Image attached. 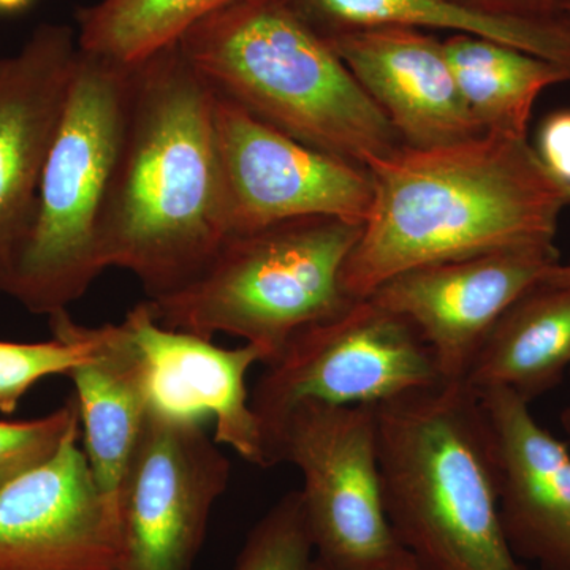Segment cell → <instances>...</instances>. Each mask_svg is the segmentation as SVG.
I'll return each instance as SVG.
<instances>
[{"label": "cell", "mask_w": 570, "mask_h": 570, "mask_svg": "<svg viewBox=\"0 0 570 570\" xmlns=\"http://www.w3.org/2000/svg\"><path fill=\"white\" fill-rule=\"evenodd\" d=\"M245 0H99L78 10V47L124 67L178 43L214 11Z\"/></svg>", "instance_id": "cell-21"}, {"label": "cell", "mask_w": 570, "mask_h": 570, "mask_svg": "<svg viewBox=\"0 0 570 570\" xmlns=\"http://www.w3.org/2000/svg\"><path fill=\"white\" fill-rule=\"evenodd\" d=\"M130 85L132 67L78 51L31 223L3 288L37 316L69 309L104 273L100 224L126 132Z\"/></svg>", "instance_id": "cell-5"}, {"label": "cell", "mask_w": 570, "mask_h": 570, "mask_svg": "<svg viewBox=\"0 0 570 570\" xmlns=\"http://www.w3.org/2000/svg\"><path fill=\"white\" fill-rule=\"evenodd\" d=\"M214 129L227 236L299 217L366 224L374 202L366 167L311 148L216 92Z\"/></svg>", "instance_id": "cell-10"}, {"label": "cell", "mask_w": 570, "mask_h": 570, "mask_svg": "<svg viewBox=\"0 0 570 570\" xmlns=\"http://www.w3.org/2000/svg\"><path fill=\"white\" fill-rule=\"evenodd\" d=\"M225 238L214 92L174 43L132 66L100 264L132 273L148 299L163 298L200 275Z\"/></svg>", "instance_id": "cell-2"}, {"label": "cell", "mask_w": 570, "mask_h": 570, "mask_svg": "<svg viewBox=\"0 0 570 570\" xmlns=\"http://www.w3.org/2000/svg\"><path fill=\"white\" fill-rule=\"evenodd\" d=\"M557 264L554 245L494 250L407 269L370 298L419 330L444 381H464L499 317Z\"/></svg>", "instance_id": "cell-12"}, {"label": "cell", "mask_w": 570, "mask_h": 570, "mask_svg": "<svg viewBox=\"0 0 570 570\" xmlns=\"http://www.w3.org/2000/svg\"><path fill=\"white\" fill-rule=\"evenodd\" d=\"M51 340L40 343L0 341V412L14 414L29 390L43 379L69 376L91 358L92 341L86 325L69 311L50 317Z\"/></svg>", "instance_id": "cell-22"}, {"label": "cell", "mask_w": 570, "mask_h": 570, "mask_svg": "<svg viewBox=\"0 0 570 570\" xmlns=\"http://www.w3.org/2000/svg\"><path fill=\"white\" fill-rule=\"evenodd\" d=\"M450 69L483 132L527 137L532 108L550 86L570 82V71L531 52L453 33L444 40Z\"/></svg>", "instance_id": "cell-20"}, {"label": "cell", "mask_w": 570, "mask_h": 570, "mask_svg": "<svg viewBox=\"0 0 570 570\" xmlns=\"http://www.w3.org/2000/svg\"><path fill=\"white\" fill-rule=\"evenodd\" d=\"M561 20L570 22V0H564L560 13Z\"/></svg>", "instance_id": "cell-31"}, {"label": "cell", "mask_w": 570, "mask_h": 570, "mask_svg": "<svg viewBox=\"0 0 570 570\" xmlns=\"http://www.w3.org/2000/svg\"><path fill=\"white\" fill-rule=\"evenodd\" d=\"M31 0H0V10L17 11L24 9Z\"/></svg>", "instance_id": "cell-29"}, {"label": "cell", "mask_w": 570, "mask_h": 570, "mask_svg": "<svg viewBox=\"0 0 570 570\" xmlns=\"http://www.w3.org/2000/svg\"><path fill=\"white\" fill-rule=\"evenodd\" d=\"M469 10L512 20H561L564 0H452Z\"/></svg>", "instance_id": "cell-26"}, {"label": "cell", "mask_w": 570, "mask_h": 570, "mask_svg": "<svg viewBox=\"0 0 570 570\" xmlns=\"http://www.w3.org/2000/svg\"><path fill=\"white\" fill-rule=\"evenodd\" d=\"M365 167L373 208L341 276L354 299L419 266L554 245L570 206V189L517 135L485 132L425 149L404 145Z\"/></svg>", "instance_id": "cell-1"}, {"label": "cell", "mask_w": 570, "mask_h": 570, "mask_svg": "<svg viewBox=\"0 0 570 570\" xmlns=\"http://www.w3.org/2000/svg\"><path fill=\"white\" fill-rule=\"evenodd\" d=\"M493 439L499 509L513 553L539 570H570V448L509 389L480 390Z\"/></svg>", "instance_id": "cell-16"}, {"label": "cell", "mask_w": 570, "mask_h": 570, "mask_svg": "<svg viewBox=\"0 0 570 570\" xmlns=\"http://www.w3.org/2000/svg\"><path fill=\"white\" fill-rule=\"evenodd\" d=\"M80 436L0 491V570H121L118 502L97 485Z\"/></svg>", "instance_id": "cell-11"}, {"label": "cell", "mask_w": 570, "mask_h": 570, "mask_svg": "<svg viewBox=\"0 0 570 570\" xmlns=\"http://www.w3.org/2000/svg\"><path fill=\"white\" fill-rule=\"evenodd\" d=\"M322 564V562H321ZM321 570H328L322 566ZM347 570H422L417 562L412 560L411 557L401 549L393 553L392 557L385 560L373 562V564L362 566V568L347 569Z\"/></svg>", "instance_id": "cell-27"}, {"label": "cell", "mask_w": 570, "mask_h": 570, "mask_svg": "<svg viewBox=\"0 0 570 570\" xmlns=\"http://www.w3.org/2000/svg\"><path fill=\"white\" fill-rule=\"evenodd\" d=\"M78 51L77 31L45 22L0 58V294L31 223Z\"/></svg>", "instance_id": "cell-14"}, {"label": "cell", "mask_w": 570, "mask_h": 570, "mask_svg": "<svg viewBox=\"0 0 570 570\" xmlns=\"http://www.w3.org/2000/svg\"><path fill=\"white\" fill-rule=\"evenodd\" d=\"M532 148L543 168L570 189V108L550 112L542 119Z\"/></svg>", "instance_id": "cell-25"}, {"label": "cell", "mask_w": 570, "mask_h": 570, "mask_svg": "<svg viewBox=\"0 0 570 570\" xmlns=\"http://www.w3.org/2000/svg\"><path fill=\"white\" fill-rule=\"evenodd\" d=\"M86 330L92 341L91 358L67 377L73 382L86 460L100 490L118 502L149 403L118 324Z\"/></svg>", "instance_id": "cell-17"}, {"label": "cell", "mask_w": 570, "mask_h": 570, "mask_svg": "<svg viewBox=\"0 0 570 570\" xmlns=\"http://www.w3.org/2000/svg\"><path fill=\"white\" fill-rule=\"evenodd\" d=\"M178 45L217 96L311 148L365 167L404 146L328 41L284 0L214 11Z\"/></svg>", "instance_id": "cell-4"}, {"label": "cell", "mask_w": 570, "mask_h": 570, "mask_svg": "<svg viewBox=\"0 0 570 570\" xmlns=\"http://www.w3.org/2000/svg\"><path fill=\"white\" fill-rule=\"evenodd\" d=\"M560 420L562 430H564L566 436H568L570 441V407L561 412Z\"/></svg>", "instance_id": "cell-30"}, {"label": "cell", "mask_w": 570, "mask_h": 570, "mask_svg": "<svg viewBox=\"0 0 570 570\" xmlns=\"http://www.w3.org/2000/svg\"><path fill=\"white\" fill-rule=\"evenodd\" d=\"M570 371V287L539 283L499 317L469 366L474 390L509 389L531 403Z\"/></svg>", "instance_id": "cell-18"}, {"label": "cell", "mask_w": 570, "mask_h": 570, "mask_svg": "<svg viewBox=\"0 0 570 570\" xmlns=\"http://www.w3.org/2000/svg\"><path fill=\"white\" fill-rule=\"evenodd\" d=\"M318 36L367 28L441 29L485 37L570 71V22L490 17L452 0H284Z\"/></svg>", "instance_id": "cell-19"}, {"label": "cell", "mask_w": 570, "mask_h": 570, "mask_svg": "<svg viewBox=\"0 0 570 570\" xmlns=\"http://www.w3.org/2000/svg\"><path fill=\"white\" fill-rule=\"evenodd\" d=\"M325 40L409 148H436L485 134L461 96L444 41L395 26Z\"/></svg>", "instance_id": "cell-15"}, {"label": "cell", "mask_w": 570, "mask_h": 570, "mask_svg": "<svg viewBox=\"0 0 570 570\" xmlns=\"http://www.w3.org/2000/svg\"><path fill=\"white\" fill-rule=\"evenodd\" d=\"M230 475L204 422L149 409L118 490L121 570H193Z\"/></svg>", "instance_id": "cell-9"}, {"label": "cell", "mask_w": 570, "mask_h": 570, "mask_svg": "<svg viewBox=\"0 0 570 570\" xmlns=\"http://www.w3.org/2000/svg\"><path fill=\"white\" fill-rule=\"evenodd\" d=\"M269 468L302 474L303 508L318 561L347 570L401 550L382 493L376 406L302 403L264 434Z\"/></svg>", "instance_id": "cell-7"}, {"label": "cell", "mask_w": 570, "mask_h": 570, "mask_svg": "<svg viewBox=\"0 0 570 570\" xmlns=\"http://www.w3.org/2000/svg\"><path fill=\"white\" fill-rule=\"evenodd\" d=\"M379 468L396 542L422 570H531L510 547L478 390L442 381L376 404Z\"/></svg>", "instance_id": "cell-3"}, {"label": "cell", "mask_w": 570, "mask_h": 570, "mask_svg": "<svg viewBox=\"0 0 570 570\" xmlns=\"http://www.w3.org/2000/svg\"><path fill=\"white\" fill-rule=\"evenodd\" d=\"M362 232L363 225L313 216L230 235L189 284L146 302L164 326L239 337L268 366L296 332L354 299L341 276Z\"/></svg>", "instance_id": "cell-6"}, {"label": "cell", "mask_w": 570, "mask_h": 570, "mask_svg": "<svg viewBox=\"0 0 570 570\" xmlns=\"http://www.w3.org/2000/svg\"><path fill=\"white\" fill-rule=\"evenodd\" d=\"M542 283L570 287V262L569 264H561L560 262V264L551 266Z\"/></svg>", "instance_id": "cell-28"}, {"label": "cell", "mask_w": 570, "mask_h": 570, "mask_svg": "<svg viewBox=\"0 0 570 570\" xmlns=\"http://www.w3.org/2000/svg\"><path fill=\"white\" fill-rule=\"evenodd\" d=\"M149 409L214 422V441L258 468H269L264 431L250 404L247 373L264 355L253 344L220 347L209 337L168 328L138 303L118 324Z\"/></svg>", "instance_id": "cell-13"}, {"label": "cell", "mask_w": 570, "mask_h": 570, "mask_svg": "<svg viewBox=\"0 0 570 570\" xmlns=\"http://www.w3.org/2000/svg\"><path fill=\"white\" fill-rule=\"evenodd\" d=\"M442 381L419 330L366 296L296 332L283 354L265 366L250 404L265 434L302 403L376 406Z\"/></svg>", "instance_id": "cell-8"}, {"label": "cell", "mask_w": 570, "mask_h": 570, "mask_svg": "<svg viewBox=\"0 0 570 570\" xmlns=\"http://www.w3.org/2000/svg\"><path fill=\"white\" fill-rule=\"evenodd\" d=\"M299 490L285 493L249 531L234 570H321Z\"/></svg>", "instance_id": "cell-23"}, {"label": "cell", "mask_w": 570, "mask_h": 570, "mask_svg": "<svg viewBox=\"0 0 570 570\" xmlns=\"http://www.w3.org/2000/svg\"><path fill=\"white\" fill-rule=\"evenodd\" d=\"M77 428L80 417L73 397L43 417L0 422V491L52 459Z\"/></svg>", "instance_id": "cell-24"}]
</instances>
